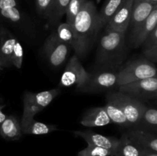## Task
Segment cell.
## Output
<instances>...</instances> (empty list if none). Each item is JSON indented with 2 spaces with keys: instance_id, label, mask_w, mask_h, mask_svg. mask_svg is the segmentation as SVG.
Returning <instances> with one entry per match:
<instances>
[{
  "instance_id": "4fadbf2b",
  "label": "cell",
  "mask_w": 157,
  "mask_h": 156,
  "mask_svg": "<svg viewBox=\"0 0 157 156\" xmlns=\"http://www.w3.org/2000/svg\"><path fill=\"white\" fill-rule=\"evenodd\" d=\"M157 6H153L146 0H133L132 6L130 24L132 32L136 30L150 15L153 9Z\"/></svg>"
},
{
  "instance_id": "7a4b0ae2",
  "label": "cell",
  "mask_w": 157,
  "mask_h": 156,
  "mask_svg": "<svg viewBox=\"0 0 157 156\" xmlns=\"http://www.w3.org/2000/svg\"><path fill=\"white\" fill-rule=\"evenodd\" d=\"M125 33L105 30L101 37L97 54L99 64L106 67L114 65L121 61L125 50Z\"/></svg>"
},
{
  "instance_id": "52a82bcc",
  "label": "cell",
  "mask_w": 157,
  "mask_h": 156,
  "mask_svg": "<svg viewBox=\"0 0 157 156\" xmlns=\"http://www.w3.org/2000/svg\"><path fill=\"white\" fill-rule=\"evenodd\" d=\"M119 92L133 97L153 99L157 96V78L150 77L119 86Z\"/></svg>"
},
{
  "instance_id": "ffe728a7",
  "label": "cell",
  "mask_w": 157,
  "mask_h": 156,
  "mask_svg": "<svg viewBox=\"0 0 157 156\" xmlns=\"http://www.w3.org/2000/svg\"><path fill=\"white\" fill-rule=\"evenodd\" d=\"M143 148L133 142L124 133L115 150V156H142Z\"/></svg>"
},
{
  "instance_id": "603a6c76",
  "label": "cell",
  "mask_w": 157,
  "mask_h": 156,
  "mask_svg": "<svg viewBox=\"0 0 157 156\" xmlns=\"http://www.w3.org/2000/svg\"><path fill=\"white\" fill-rule=\"evenodd\" d=\"M58 130L55 125H48L32 119L22 130V133L29 135H46Z\"/></svg>"
},
{
  "instance_id": "e0dca14e",
  "label": "cell",
  "mask_w": 157,
  "mask_h": 156,
  "mask_svg": "<svg viewBox=\"0 0 157 156\" xmlns=\"http://www.w3.org/2000/svg\"><path fill=\"white\" fill-rule=\"evenodd\" d=\"M0 135L6 140H18L21 137V125L14 116H6L0 125Z\"/></svg>"
},
{
  "instance_id": "f1b7e54d",
  "label": "cell",
  "mask_w": 157,
  "mask_h": 156,
  "mask_svg": "<svg viewBox=\"0 0 157 156\" xmlns=\"http://www.w3.org/2000/svg\"><path fill=\"white\" fill-rule=\"evenodd\" d=\"M23 47L19 41L16 40L13 47L12 55V65L16 68L20 69L22 65L23 61Z\"/></svg>"
},
{
  "instance_id": "30bf717a",
  "label": "cell",
  "mask_w": 157,
  "mask_h": 156,
  "mask_svg": "<svg viewBox=\"0 0 157 156\" xmlns=\"http://www.w3.org/2000/svg\"><path fill=\"white\" fill-rule=\"evenodd\" d=\"M133 0H127L106 24L105 30L124 32L128 28Z\"/></svg>"
},
{
  "instance_id": "f546056e",
  "label": "cell",
  "mask_w": 157,
  "mask_h": 156,
  "mask_svg": "<svg viewBox=\"0 0 157 156\" xmlns=\"http://www.w3.org/2000/svg\"><path fill=\"white\" fill-rule=\"evenodd\" d=\"M52 3L53 0H36V6L38 12L43 16L48 18Z\"/></svg>"
},
{
  "instance_id": "5bb4252c",
  "label": "cell",
  "mask_w": 157,
  "mask_h": 156,
  "mask_svg": "<svg viewBox=\"0 0 157 156\" xmlns=\"http://www.w3.org/2000/svg\"><path fill=\"white\" fill-rule=\"evenodd\" d=\"M125 134L143 149L157 152V137L155 132L148 130L135 129L130 130Z\"/></svg>"
},
{
  "instance_id": "6da1fadb",
  "label": "cell",
  "mask_w": 157,
  "mask_h": 156,
  "mask_svg": "<svg viewBox=\"0 0 157 156\" xmlns=\"http://www.w3.org/2000/svg\"><path fill=\"white\" fill-rule=\"evenodd\" d=\"M98 12L95 4L90 0H85L71 25L78 42L75 51L78 58H83L96 40L98 35Z\"/></svg>"
},
{
  "instance_id": "d6986e66",
  "label": "cell",
  "mask_w": 157,
  "mask_h": 156,
  "mask_svg": "<svg viewBox=\"0 0 157 156\" xmlns=\"http://www.w3.org/2000/svg\"><path fill=\"white\" fill-rule=\"evenodd\" d=\"M127 0H107L104 6L98 12V31H101L103 26L105 25L113 14L123 6Z\"/></svg>"
},
{
  "instance_id": "e575fe53",
  "label": "cell",
  "mask_w": 157,
  "mask_h": 156,
  "mask_svg": "<svg viewBox=\"0 0 157 156\" xmlns=\"http://www.w3.org/2000/svg\"><path fill=\"white\" fill-rule=\"evenodd\" d=\"M100 1V0H98V2H99Z\"/></svg>"
},
{
  "instance_id": "d6a6232c",
  "label": "cell",
  "mask_w": 157,
  "mask_h": 156,
  "mask_svg": "<svg viewBox=\"0 0 157 156\" xmlns=\"http://www.w3.org/2000/svg\"><path fill=\"white\" fill-rule=\"evenodd\" d=\"M146 1L151 3V4L153 5V6H157V0H146Z\"/></svg>"
},
{
  "instance_id": "d4e9b609",
  "label": "cell",
  "mask_w": 157,
  "mask_h": 156,
  "mask_svg": "<svg viewBox=\"0 0 157 156\" xmlns=\"http://www.w3.org/2000/svg\"><path fill=\"white\" fill-rule=\"evenodd\" d=\"M139 126L146 128L148 131L156 132L157 130V110L153 107L144 108Z\"/></svg>"
},
{
  "instance_id": "7c38bea8",
  "label": "cell",
  "mask_w": 157,
  "mask_h": 156,
  "mask_svg": "<svg viewBox=\"0 0 157 156\" xmlns=\"http://www.w3.org/2000/svg\"><path fill=\"white\" fill-rule=\"evenodd\" d=\"M76 136H80L84 139L89 145H95V146L102 147L107 148L115 153L117 147L119 143V139L113 137H107L98 133L94 132L91 131H75L74 132Z\"/></svg>"
},
{
  "instance_id": "7402d4cb",
  "label": "cell",
  "mask_w": 157,
  "mask_h": 156,
  "mask_svg": "<svg viewBox=\"0 0 157 156\" xmlns=\"http://www.w3.org/2000/svg\"><path fill=\"white\" fill-rule=\"evenodd\" d=\"M144 54L146 59L150 62L157 61V28L153 29L146 41L144 42Z\"/></svg>"
},
{
  "instance_id": "3957f363",
  "label": "cell",
  "mask_w": 157,
  "mask_h": 156,
  "mask_svg": "<svg viewBox=\"0 0 157 156\" xmlns=\"http://www.w3.org/2000/svg\"><path fill=\"white\" fill-rule=\"evenodd\" d=\"M58 90H50L40 93H26L23 98V114L21 117V130L28 125L35 115L47 107L58 95Z\"/></svg>"
},
{
  "instance_id": "836d02e7",
  "label": "cell",
  "mask_w": 157,
  "mask_h": 156,
  "mask_svg": "<svg viewBox=\"0 0 157 156\" xmlns=\"http://www.w3.org/2000/svg\"><path fill=\"white\" fill-rule=\"evenodd\" d=\"M1 67H1V66H0V70H1Z\"/></svg>"
},
{
  "instance_id": "5b68a950",
  "label": "cell",
  "mask_w": 157,
  "mask_h": 156,
  "mask_svg": "<svg viewBox=\"0 0 157 156\" xmlns=\"http://www.w3.org/2000/svg\"><path fill=\"white\" fill-rule=\"evenodd\" d=\"M109 96L117 102L130 125L139 126L142 113L146 106L136 98L121 92L111 93Z\"/></svg>"
},
{
  "instance_id": "9a60e30c",
  "label": "cell",
  "mask_w": 157,
  "mask_h": 156,
  "mask_svg": "<svg viewBox=\"0 0 157 156\" xmlns=\"http://www.w3.org/2000/svg\"><path fill=\"white\" fill-rule=\"evenodd\" d=\"M1 44H0V66L2 67H10L12 65V55L13 47L17 38L9 31H1Z\"/></svg>"
},
{
  "instance_id": "4dcf8cb0",
  "label": "cell",
  "mask_w": 157,
  "mask_h": 156,
  "mask_svg": "<svg viewBox=\"0 0 157 156\" xmlns=\"http://www.w3.org/2000/svg\"><path fill=\"white\" fill-rule=\"evenodd\" d=\"M142 156H157V152L148 149H143Z\"/></svg>"
},
{
  "instance_id": "9c48e42d",
  "label": "cell",
  "mask_w": 157,
  "mask_h": 156,
  "mask_svg": "<svg viewBox=\"0 0 157 156\" xmlns=\"http://www.w3.org/2000/svg\"><path fill=\"white\" fill-rule=\"evenodd\" d=\"M117 73L111 71L98 72L89 76L87 82L79 87L82 92L87 93H99L107 90L113 86L117 85Z\"/></svg>"
},
{
  "instance_id": "83f0119b",
  "label": "cell",
  "mask_w": 157,
  "mask_h": 156,
  "mask_svg": "<svg viewBox=\"0 0 157 156\" xmlns=\"http://www.w3.org/2000/svg\"><path fill=\"white\" fill-rule=\"evenodd\" d=\"M85 0H70L66 11V23L72 25L75 17L81 10Z\"/></svg>"
},
{
  "instance_id": "ba28073f",
  "label": "cell",
  "mask_w": 157,
  "mask_h": 156,
  "mask_svg": "<svg viewBox=\"0 0 157 156\" xmlns=\"http://www.w3.org/2000/svg\"><path fill=\"white\" fill-rule=\"evenodd\" d=\"M69 47L68 44L58 38L56 32H52L44 43V50L49 63L54 67H59L67 59Z\"/></svg>"
},
{
  "instance_id": "cb8c5ba5",
  "label": "cell",
  "mask_w": 157,
  "mask_h": 156,
  "mask_svg": "<svg viewBox=\"0 0 157 156\" xmlns=\"http://www.w3.org/2000/svg\"><path fill=\"white\" fill-rule=\"evenodd\" d=\"M56 33L61 41L68 44L71 47L75 50V51H76L77 47H78V42H77L76 35L71 25L67 24L66 22L63 23L58 26Z\"/></svg>"
},
{
  "instance_id": "484cf974",
  "label": "cell",
  "mask_w": 157,
  "mask_h": 156,
  "mask_svg": "<svg viewBox=\"0 0 157 156\" xmlns=\"http://www.w3.org/2000/svg\"><path fill=\"white\" fill-rule=\"evenodd\" d=\"M70 0H53L48 18L52 24H55L66 13Z\"/></svg>"
},
{
  "instance_id": "277c9868",
  "label": "cell",
  "mask_w": 157,
  "mask_h": 156,
  "mask_svg": "<svg viewBox=\"0 0 157 156\" xmlns=\"http://www.w3.org/2000/svg\"><path fill=\"white\" fill-rule=\"evenodd\" d=\"M155 76H156V69L153 63L147 59H138L129 62L118 72L116 84L121 86Z\"/></svg>"
},
{
  "instance_id": "1f68e13d",
  "label": "cell",
  "mask_w": 157,
  "mask_h": 156,
  "mask_svg": "<svg viewBox=\"0 0 157 156\" xmlns=\"http://www.w3.org/2000/svg\"><path fill=\"white\" fill-rule=\"evenodd\" d=\"M2 106H0V125H1L2 122L5 120V119H6V116H7L2 111Z\"/></svg>"
},
{
  "instance_id": "44dd1931",
  "label": "cell",
  "mask_w": 157,
  "mask_h": 156,
  "mask_svg": "<svg viewBox=\"0 0 157 156\" xmlns=\"http://www.w3.org/2000/svg\"><path fill=\"white\" fill-rule=\"evenodd\" d=\"M0 14L3 18L18 22L21 20V13L16 0H0Z\"/></svg>"
},
{
  "instance_id": "8fae6325",
  "label": "cell",
  "mask_w": 157,
  "mask_h": 156,
  "mask_svg": "<svg viewBox=\"0 0 157 156\" xmlns=\"http://www.w3.org/2000/svg\"><path fill=\"white\" fill-rule=\"evenodd\" d=\"M157 24V6L153 9L147 19L136 29L132 32L130 38V44L133 47H137L142 45L144 41L156 28Z\"/></svg>"
},
{
  "instance_id": "8992f818",
  "label": "cell",
  "mask_w": 157,
  "mask_h": 156,
  "mask_svg": "<svg viewBox=\"0 0 157 156\" xmlns=\"http://www.w3.org/2000/svg\"><path fill=\"white\" fill-rule=\"evenodd\" d=\"M90 73L80 63L78 56L75 54L71 58L61 75V86L69 87L75 85L79 88L87 82Z\"/></svg>"
},
{
  "instance_id": "4316f807",
  "label": "cell",
  "mask_w": 157,
  "mask_h": 156,
  "mask_svg": "<svg viewBox=\"0 0 157 156\" xmlns=\"http://www.w3.org/2000/svg\"><path fill=\"white\" fill-rule=\"evenodd\" d=\"M78 156H115V153L107 148L88 145L78 152Z\"/></svg>"
},
{
  "instance_id": "ac0fdd59",
  "label": "cell",
  "mask_w": 157,
  "mask_h": 156,
  "mask_svg": "<svg viewBox=\"0 0 157 156\" xmlns=\"http://www.w3.org/2000/svg\"><path fill=\"white\" fill-rule=\"evenodd\" d=\"M104 108H105L106 112H107L111 122H114V123L119 125H122V126H130V123L127 121L123 110H121L117 102L113 98L110 97L109 95H107V102H106Z\"/></svg>"
},
{
  "instance_id": "2e32d148",
  "label": "cell",
  "mask_w": 157,
  "mask_h": 156,
  "mask_svg": "<svg viewBox=\"0 0 157 156\" xmlns=\"http://www.w3.org/2000/svg\"><path fill=\"white\" fill-rule=\"evenodd\" d=\"M111 122L105 108L95 107L89 110L81 120V125L87 127H101Z\"/></svg>"
}]
</instances>
